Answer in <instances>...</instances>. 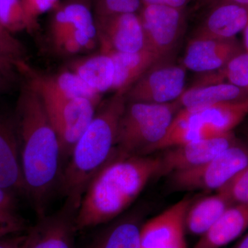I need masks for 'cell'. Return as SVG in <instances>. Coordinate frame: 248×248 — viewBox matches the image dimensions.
<instances>
[{"label":"cell","instance_id":"obj_26","mask_svg":"<svg viewBox=\"0 0 248 248\" xmlns=\"http://www.w3.org/2000/svg\"><path fill=\"white\" fill-rule=\"evenodd\" d=\"M0 24L12 34L30 30L21 0H0Z\"/></svg>","mask_w":248,"mask_h":248},{"label":"cell","instance_id":"obj_29","mask_svg":"<svg viewBox=\"0 0 248 248\" xmlns=\"http://www.w3.org/2000/svg\"><path fill=\"white\" fill-rule=\"evenodd\" d=\"M232 203H248V166L231 182L218 190Z\"/></svg>","mask_w":248,"mask_h":248},{"label":"cell","instance_id":"obj_10","mask_svg":"<svg viewBox=\"0 0 248 248\" xmlns=\"http://www.w3.org/2000/svg\"><path fill=\"white\" fill-rule=\"evenodd\" d=\"M76 214V209L65 203L57 213L38 217L27 230L22 248H74Z\"/></svg>","mask_w":248,"mask_h":248},{"label":"cell","instance_id":"obj_7","mask_svg":"<svg viewBox=\"0 0 248 248\" xmlns=\"http://www.w3.org/2000/svg\"><path fill=\"white\" fill-rule=\"evenodd\" d=\"M151 67L125 93L127 102L164 104L177 100L185 91L186 71L183 65Z\"/></svg>","mask_w":248,"mask_h":248},{"label":"cell","instance_id":"obj_22","mask_svg":"<svg viewBox=\"0 0 248 248\" xmlns=\"http://www.w3.org/2000/svg\"><path fill=\"white\" fill-rule=\"evenodd\" d=\"M142 225L138 217H124L103 230L87 248H140Z\"/></svg>","mask_w":248,"mask_h":248},{"label":"cell","instance_id":"obj_37","mask_svg":"<svg viewBox=\"0 0 248 248\" xmlns=\"http://www.w3.org/2000/svg\"><path fill=\"white\" fill-rule=\"evenodd\" d=\"M232 248H248V232Z\"/></svg>","mask_w":248,"mask_h":248},{"label":"cell","instance_id":"obj_34","mask_svg":"<svg viewBox=\"0 0 248 248\" xmlns=\"http://www.w3.org/2000/svg\"><path fill=\"white\" fill-rule=\"evenodd\" d=\"M25 233L0 237V248H22Z\"/></svg>","mask_w":248,"mask_h":248},{"label":"cell","instance_id":"obj_2","mask_svg":"<svg viewBox=\"0 0 248 248\" xmlns=\"http://www.w3.org/2000/svg\"><path fill=\"white\" fill-rule=\"evenodd\" d=\"M162 175L161 157L113 158L85 191L77 211L78 231L108 223L127 209L153 178Z\"/></svg>","mask_w":248,"mask_h":248},{"label":"cell","instance_id":"obj_21","mask_svg":"<svg viewBox=\"0 0 248 248\" xmlns=\"http://www.w3.org/2000/svg\"><path fill=\"white\" fill-rule=\"evenodd\" d=\"M232 205L231 201L220 191L191 204L186 215V231L200 237Z\"/></svg>","mask_w":248,"mask_h":248},{"label":"cell","instance_id":"obj_19","mask_svg":"<svg viewBox=\"0 0 248 248\" xmlns=\"http://www.w3.org/2000/svg\"><path fill=\"white\" fill-rule=\"evenodd\" d=\"M104 53L110 55L113 62L115 75L112 91L123 94L151 67L164 60L146 48L137 53L110 50Z\"/></svg>","mask_w":248,"mask_h":248},{"label":"cell","instance_id":"obj_18","mask_svg":"<svg viewBox=\"0 0 248 248\" xmlns=\"http://www.w3.org/2000/svg\"><path fill=\"white\" fill-rule=\"evenodd\" d=\"M248 229V203L234 204L225 210L192 248H222Z\"/></svg>","mask_w":248,"mask_h":248},{"label":"cell","instance_id":"obj_13","mask_svg":"<svg viewBox=\"0 0 248 248\" xmlns=\"http://www.w3.org/2000/svg\"><path fill=\"white\" fill-rule=\"evenodd\" d=\"M102 53H137L146 48V39L138 13L115 15L95 20Z\"/></svg>","mask_w":248,"mask_h":248},{"label":"cell","instance_id":"obj_12","mask_svg":"<svg viewBox=\"0 0 248 248\" xmlns=\"http://www.w3.org/2000/svg\"><path fill=\"white\" fill-rule=\"evenodd\" d=\"M191 203L190 199L184 198L143 223L140 248H176L186 244L185 218Z\"/></svg>","mask_w":248,"mask_h":248},{"label":"cell","instance_id":"obj_33","mask_svg":"<svg viewBox=\"0 0 248 248\" xmlns=\"http://www.w3.org/2000/svg\"><path fill=\"white\" fill-rule=\"evenodd\" d=\"M192 0H141V5H161L175 9H184Z\"/></svg>","mask_w":248,"mask_h":248},{"label":"cell","instance_id":"obj_14","mask_svg":"<svg viewBox=\"0 0 248 248\" xmlns=\"http://www.w3.org/2000/svg\"><path fill=\"white\" fill-rule=\"evenodd\" d=\"M243 51L236 38H193L186 48L182 65L196 73H211L221 69L233 57Z\"/></svg>","mask_w":248,"mask_h":248},{"label":"cell","instance_id":"obj_35","mask_svg":"<svg viewBox=\"0 0 248 248\" xmlns=\"http://www.w3.org/2000/svg\"><path fill=\"white\" fill-rule=\"evenodd\" d=\"M17 73H9L0 68V94L9 91L16 81Z\"/></svg>","mask_w":248,"mask_h":248},{"label":"cell","instance_id":"obj_23","mask_svg":"<svg viewBox=\"0 0 248 248\" xmlns=\"http://www.w3.org/2000/svg\"><path fill=\"white\" fill-rule=\"evenodd\" d=\"M74 72L101 95L112 90L115 69L112 58L107 53H102L79 62L75 66Z\"/></svg>","mask_w":248,"mask_h":248},{"label":"cell","instance_id":"obj_41","mask_svg":"<svg viewBox=\"0 0 248 248\" xmlns=\"http://www.w3.org/2000/svg\"><path fill=\"white\" fill-rule=\"evenodd\" d=\"M245 50L248 51V22L244 30Z\"/></svg>","mask_w":248,"mask_h":248},{"label":"cell","instance_id":"obj_15","mask_svg":"<svg viewBox=\"0 0 248 248\" xmlns=\"http://www.w3.org/2000/svg\"><path fill=\"white\" fill-rule=\"evenodd\" d=\"M0 187L26 195L14 115L0 112Z\"/></svg>","mask_w":248,"mask_h":248},{"label":"cell","instance_id":"obj_6","mask_svg":"<svg viewBox=\"0 0 248 248\" xmlns=\"http://www.w3.org/2000/svg\"><path fill=\"white\" fill-rule=\"evenodd\" d=\"M248 166V146L239 140L208 162L171 174L177 190L218 191Z\"/></svg>","mask_w":248,"mask_h":248},{"label":"cell","instance_id":"obj_8","mask_svg":"<svg viewBox=\"0 0 248 248\" xmlns=\"http://www.w3.org/2000/svg\"><path fill=\"white\" fill-rule=\"evenodd\" d=\"M146 48L163 60L172 53L185 25L184 9L161 5H143L140 10Z\"/></svg>","mask_w":248,"mask_h":248},{"label":"cell","instance_id":"obj_11","mask_svg":"<svg viewBox=\"0 0 248 248\" xmlns=\"http://www.w3.org/2000/svg\"><path fill=\"white\" fill-rule=\"evenodd\" d=\"M237 141L231 132L168 148L161 157L162 174H172L205 164Z\"/></svg>","mask_w":248,"mask_h":248},{"label":"cell","instance_id":"obj_31","mask_svg":"<svg viewBox=\"0 0 248 248\" xmlns=\"http://www.w3.org/2000/svg\"><path fill=\"white\" fill-rule=\"evenodd\" d=\"M24 220L17 213H0V237L27 231Z\"/></svg>","mask_w":248,"mask_h":248},{"label":"cell","instance_id":"obj_36","mask_svg":"<svg viewBox=\"0 0 248 248\" xmlns=\"http://www.w3.org/2000/svg\"><path fill=\"white\" fill-rule=\"evenodd\" d=\"M0 68L9 73H18L16 63L1 57H0Z\"/></svg>","mask_w":248,"mask_h":248},{"label":"cell","instance_id":"obj_24","mask_svg":"<svg viewBox=\"0 0 248 248\" xmlns=\"http://www.w3.org/2000/svg\"><path fill=\"white\" fill-rule=\"evenodd\" d=\"M227 82L241 89H248V51L235 55L221 69L208 73L198 81L200 85Z\"/></svg>","mask_w":248,"mask_h":248},{"label":"cell","instance_id":"obj_3","mask_svg":"<svg viewBox=\"0 0 248 248\" xmlns=\"http://www.w3.org/2000/svg\"><path fill=\"white\" fill-rule=\"evenodd\" d=\"M126 104L125 94L115 93L96 112L62 170L59 186L66 203L77 211L90 183L113 155L119 124Z\"/></svg>","mask_w":248,"mask_h":248},{"label":"cell","instance_id":"obj_16","mask_svg":"<svg viewBox=\"0 0 248 248\" xmlns=\"http://www.w3.org/2000/svg\"><path fill=\"white\" fill-rule=\"evenodd\" d=\"M194 38L230 40L244 31L248 22V6L220 3L210 8Z\"/></svg>","mask_w":248,"mask_h":248},{"label":"cell","instance_id":"obj_5","mask_svg":"<svg viewBox=\"0 0 248 248\" xmlns=\"http://www.w3.org/2000/svg\"><path fill=\"white\" fill-rule=\"evenodd\" d=\"M180 110L177 103L128 102L121 117L113 158L146 156L162 140Z\"/></svg>","mask_w":248,"mask_h":248},{"label":"cell","instance_id":"obj_1","mask_svg":"<svg viewBox=\"0 0 248 248\" xmlns=\"http://www.w3.org/2000/svg\"><path fill=\"white\" fill-rule=\"evenodd\" d=\"M14 115L26 195L41 217L46 215L49 200L60 185L63 161L58 135L40 94L28 79Z\"/></svg>","mask_w":248,"mask_h":248},{"label":"cell","instance_id":"obj_4","mask_svg":"<svg viewBox=\"0 0 248 248\" xmlns=\"http://www.w3.org/2000/svg\"><path fill=\"white\" fill-rule=\"evenodd\" d=\"M19 73L27 77L40 94L49 120L58 135L62 161L68 160L75 145L96 114L97 105L85 98L63 95L50 82L49 77L38 76L25 62L17 64Z\"/></svg>","mask_w":248,"mask_h":248},{"label":"cell","instance_id":"obj_28","mask_svg":"<svg viewBox=\"0 0 248 248\" xmlns=\"http://www.w3.org/2000/svg\"><path fill=\"white\" fill-rule=\"evenodd\" d=\"M0 57L17 63L24 62L26 49L22 42L0 24Z\"/></svg>","mask_w":248,"mask_h":248},{"label":"cell","instance_id":"obj_17","mask_svg":"<svg viewBox=\"0 0 248 248\" xmlns=\"http://www.w3.org/2000/svg\"><path fill=\"white\" fill-rule=\"evenodd\" d=\"M186 109L196 124L214 135L231 133L248 116V97L208 107Z\"/></svg>","mask_w":248,"mask_h":248},{"label":"cell","instance_id":"obj_32","mask_svg":"<svg viewBox=\"0 0 248 248\" xmlns=\"http://www.w3.org/2000/svg\"><path fill=\"white\" fill-rule=\"evenodd\" d=\"M16 195L0 187V213H16Z\"/></svg>","mask_w":248,"mask_h":248},{"label":"cell","instance_id":"obj_20","mask_svg":"<svg viewBox=\"0 0 248 248\" xmlns=\"http://www.w3.org/2000/svg\"><path fill=\"white\" fill-rule=\"evenodd\" d=\"M248 97V89H241L229 83L193 86L185 90L175 101L180 109L208 107L219 103L239 100Z\"/></svg>","mask_w":248,"mask_h":248},{"label":"cell","instance_id":"obj_27","mask_svg":"<svg viewBox=\"0 0 248 248\" xmlns=\"http://www.w3.org/2000/svg\"><path fill=\"white\" fill-rule=\"evenodd\" d=\"M94 19L115 15L138 13L141 8V0H93Z\"/></svg>","mask_w":248,"mask_h":248},{"label":"cell","instance_id":"obj_25","mask_svg":"<svg viewBox=\"0 0 248 248\" xmlns=\"http://www.w3.org/2000/svg\"><path fill=\"white\" fill-rule=\"evenodd\" d=\"M54 87L62 94L71 98H85L98 105L102 95L86 84L74 71H65L55 78H50Z\"/></svg>","mask_w":248,"mask_h":248},{"label":"cell","instance_id":"obj_9","mask_svg":"<svg viewBox=\"0 0 248 248\" xmlns=\"http://www.w3.org/2000/svg\"><path fill=\"white\" fill-rule=\"evenodd\" d=\"M52 37L57 48L75 41L83 49L92 46L97 35L95 19L87 4L72 1L58 6L52 19Z\"/></svg>","mask_w":248,"mask_h":248},{"label":"cell","instance_id":"obj_38","mask_svg":"<svg viewBox=\"0 0 248 248\" xmlns=\"http://www.w3.org/2000/svg\"><path fill=\"white\" fill-rule=\"evenodd\" d=\"M220 3H234V4L243 5V6H248V0H218L215 4H220Z\"/></svg>","mask_w":248,"mask_h":248},{"label":"cell","instance_id":"obj_40","mask_svg":"<svg viewBox=\"0 0 248 248\" xmlns=\"http://www.w3.org/2000/svg\"><path fill=\"white\" fill-rule=\"evenodd\" d=\"M217 1L218 0H198L199 4L201 6H208L210 8L216 4Z\"/></svg>","mask_w":248,"mask_h":248},{"label":"cell","instance_id":"obj_39","mask_svg":"<svg viewBox=\"0 0 248 248\" xmlns=\"http://www.w3.org/2000/svg\"><path fill=\"white\" fill-rule=\"evenodd\" d=\"M241 133L245 137V138L248 140V119L246 118V120L243 122L242 125H241Z\"/></svg>","mask_w":248,"mask_h":248},{"label":"cell","instance_id":"obj_30","mask_svg":"<svg viewBox=\"0 0 248 248\" xmlns=\"http://www.w3.org/2000/svg\"><path fill=\"white\" fill-rule=\"evenodd\" d=\"M28 21L30 30L37 27V18L41 15L45 14L58 6L59 0H21Z\"/></svg>","mask_w":248,"mask_h":248}]
</instances>
